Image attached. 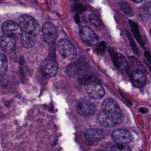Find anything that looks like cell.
I'll list each match as a JSON object with an SVG mask.
<instances>
[{
    "instance_id": "1",
    "label": "cell",
    "mask_w": 151,
    "mask_h": 151,
    "mask_svg": "<svg viewBox=\"0 0 151 151\" xmlns=\"http://www.w3.org/2000/svg\"><path fill=\"white\" fill-rule=\"evenodd\" d=\"M19 25L22 29V33L35 37L40 32V25L38 22L32 17L22 15L19 18Z\"/></svg>"
},
{
    "instance_id": "2",
    "label": "cell",
    "mask_w": 151,
    "mask_h": 151,
    "mask_svg": "<svg viewBox=\"0 0 151 151\" xmlns=\"http://www.w3.org/2000/svg\"><path fill=\"white\" fill-rule=\"evenodd\" d=\"M57 50L60 55L67 60H74L77 54L74 45L67 39H61L58 41Z\"/></svg>"
},
{
    "instance_id": "3",
    "label": "cell",
    "mask_w": 151,
    "mask_h": 151,
    "mask_svg": "<svg viewBox=\"0 0 151 151\" xmlns=\"http://www.w3.org/2000/svg\"><path fill=\"white\" fill-rule=\"evenodd\" d=\"M85 89L91 98L98 99L104 96V90L101 84L93 78H90L85 82Z\"/></svg>"
},
{
    "instance_id": "4",
    "label": "cell",
    "mask_w": 151,
    "mask_h": 151,
    "mask_svg": "<svg viewBox=\"0 0 151 151\" xmlns=\"http://www.w3.org/2000/svg\"><path fill=\"white\" fill-rule=\"evenodd\" d=\"M2 30L4 34L15 39L20 38L23 32L20 25L13 21H5L2 24Z\"/></svg>"
},
{
    "instance_id": "5",
    "label": "cell",
    "mask_w": 151,
    "mask_h": 151,
    "mask_svg": "<svg viewBox=\"0 0 151 151\" xmlns=\"http://www.w3.org/2000/svg\"><path fill=\"white\" fill-rule=\"evenodd\" d=\"M41 70L45 76L52 77L57 73L58 64L54 58L48 57L42 62Z\"/></svg>"
},
{
    "instance_id": "6",
    "label": "cell",
    "mask_w": 151,
    "mask_h": 151,
    "mask_svg": "<svg viewBox=\"0 0 151 151\" xmlns=\"http://www.w3.org/2000/svg\"><path fill=\"white\" fill-rule=\"evenodd\" d=\"M121 119L114 116L102 110L97 117V122L101 126L110 127L119 124L121 122Z\"/></svg>"
},
{
    "instance_id": "7",
    "label": "cell",
    "mask_w": 151,
    "mask_h": 151,
    "mask_svg": "<svg viewBox=\"0 0 151 151\" xmlns=\"http://www.w3.org/2000/svg\"><path fill=\"white\" fill-rule=\"evenodd\" d=\"M111 138L116 144L122 145L129 143L133 140V136L130 132L122 129L113 130L111 133Z\"/></svg>"
},
{
    "instance_id": "8",
    "label": "cell",
    "mask_w": 151,
    "mask_h": 151,
    "mask_svg": "<svg viewBox=\"0 0 151 151\" xmlns=\"http://www.w3.org/2000/svg\"><path fill=\"white\" fill-rule=\"evenodd\" d=\"M79 34L81 40L88 45H94L98 42V37L96 33L87 26L81 27Z\"/></svg>"
},
{
    "instance_id": "9",
    "label": "cell",
    "mask_w": 151,
    "mask_h": 151,
    "mask_svg": "<svg viewBox=\"0 0 151 151\" xmlns=\"http://www.w3.org/2000/svg\"><path fill=\"white\" fill-rule=\"evenodd\" d=\"M102 110L117 117L122 118L121 110L117 103L111 99H105L101 104Z\"/></svg>"
},
{
    "instance_id": "10",
    "label": "cell",
    "mask_w": 151,
    "mask_h": 151,
    "mask_svg": "<svg viewBox=\"0 0 151 151\" xmlns=\"http://www.w3.org/2000/svg\"><path fill=\"white\" fill-rule=\"evenodd\" d=\"M97 109L96 106L90 101L81 100L77 104L78 113L84 116H90L94 114Z\"/></svg>"
},
{
    "instance_id": "11",
    "label": "cell",
    "mask_w": 151,
    "mask_h": 151,
    "mask_svg": "<svg viewBox=\"0 0 151 151\" xmlns=\"http://www.w3.org/2000/svg\"><path fill=\"white\" fill-rule=\"evenodd\" d=\"M42 32L44 40L49 44L54 42L57 36V32L55 26L50 22H47L44 24Z\"/></svg>"
},
{
    "instance_id": "12",
    "label": "cell",
    "mask_w": 151,
    "mask_h": 151,
    "mask_svg": "<svg viewBox=\"0 0 151 151\" xmlns=\"http://www.w3.org/2000/svg\"><path fill=\"white\" fill-rule=\"evenodd\" d=\"M0 47L7 54L12 53L15 49V38L5 34L2 35L0 38Z\"/></svg>"
},
{
    "instance_id": "13",
    "label": "cell",
    "mask_w": 151,
    "mask_h": 151,
    "mask_svg": "<svg viewBox=\"0 0 151 151\" xmlns=\"http://www.w3.org/2000/svg\"><path fill=\"white\" fill-rule=\"evenodd\" d=\"M130 79L132 84L137 88H141L143 87L146 81L144 72L137 68L134 70L132 72Z\"/></svg>"
},
{
    "instance_id": "14",
    "label": "cell",
    "mask_w": 151,
    "mask_h": 151,
    "mask_svg": "<svg viewBox=\"0 0 151 151\" xmlns=\"http://www.w3.org/2000/svg\"><path fill=\"white\" fill-rule=\"evenodd\" d=\"M107 134V131L100 129H90L84 134L85 139L88 141H98L103 139Z\"/></svg>"
},
{
    "instance_id": "15",
    "label": "cell",
    "mask_w": 151,
    "mask_h": 151,
    "mask_svg": "<svg viewBox=\"0 0 151 151\" xmlns=\"http://www.w3.org/2000/svg\"><path fill=\"white\" fill-rule=\"evenodd\" d=\"M109 52L113 62L117 68L124 69L127 67V61L124 55L116 52L113 48H110Z\"/></svg>"
},
{
    "instance_id": "16",
    "label": "cell",
    "mask_w": 151,
    "mask_h": 151,
    "mask_svg": "<svg viewBox=\"0 0 151 151\" xmlns=\"http://www.w3.org/2000/svg\"><path fill=\"white\" fill-rule=\"evenodd\" d=\"M129 24L131 27V29H132V31L133 33V35H134V37L136 38V39L137 40V41L139 42V44L140 45H143V42L142 41V38L140 34V32H139V27L137 24L134 22V21H132V20H129Z\"/></svg>"
},
{
    "instance_id": "17",
    "label": "cell",
    "mask_w": 151,
    "mask_h": 151,
    "mask_svg": "<svg viewBox=\"0 0 151 151\" xmlns=\"http://www.w3.org/2000/svg\"><path fill=\"white\" fill-rule=\"evenodd\" d=\"M21 37V41L22 45L26 48H29L32 47L35 42V39L34 37L29 36L22 33Z\"/></svg>"
},
{
    "instance_id": "18",
    "label": "cell",
    "mask_w": 151,
    "mask_h": 151,
    "mask_svg": "<svg viewBox=\"0 0 151 151\" xmlns=\"http://www.w3.org/2000/svg\"><path fill=\"white\" fill-rule=\"evenodd\" d=\"M140 14L142 18L147 19L151 17V5L147 4H145L140 8Z\"/></svg>"
},
{
    "instance_id": "19",
    "label": "cell",
    "mask_w": 151,
    "mask_h": 151,
    "mask_svg": "<svg viewBox=\"0 0 151 151\" xmlns=\"http://www.w3.org/2000/svg\"><path fill=\"white\" fill-rule=\"evenodd\" d=\"M120 7L123 12L129 17L133 16V12L132 9L130 5L126 1H121L120 3Z\"/></svg>"
},
{
    "instance_id": "20",
    "label": "cell",
    "mask_w": 151,
    "mask_h": 151,
    "mask_svg": "<svg viewBox=\"0 0 151 151\" xmlns=\"http://www.w3.org/2000/svg\"><path fill=\"white\" fill-rule=\"evenodd\" d=\"M7 68V60L5 55L0 52V75L4 74Z\"/></svg>"
},
{
    "instance_id": "21",
    "label": "cell",
    "mask_w": 151,
    "mask_h": 151,
    "mask_svg": "<svg viewBox=\"0 0 151 151\" xmlns=\"http://www.w3.org/2000/svg\"><path fill=\"white\" fill-rule=\"evenodd\" d=\"M88 19L90 22L96 27L100 28L103 26V23L100 18L94 14H91L88 15Z\"/></svg>"
},
{
    "instance_id": "22",
    "label": "cell",
    "mask_w": 151,
    "mask_h": 151,
    "mask_svg": "<svg viewBox=\"0 0 151 151\" xmlns=\"http://www.w3.org/2000/svg\"><path fill=\"white\" fill-rule=\"evenodd\" d=\"M130 61H131L132 65H133V67H136L137 69H139L140 70H142V71H143L144 73L146 72V69L143 66V65L140 63V62L139 61V60H138L136 58H135L133 56H130L129 58Z\"/></svg>"
},
{
    "instance_id": "23",
    "label": "cell",
    "mask_w": 151,
    "mask_h": 151,
    "mask_svg": "<svg viewBox=\"0 0 151 151\" xmlns=\"http://www.w3.org/2000/svg\"><path fill=\"white\" fill-rule=\"evenodd\" d=\"M128 37H129V42H130V44L132 47V48L133 50V51H134V53L136 54H139V50L138 48H137V46H136V43L134 42V40L132 39V38L131 37L130 35L128 33Z\"/></svg>"
},
{
    "instance_id": "24",
    "label": "cell",
    "mask_w": 151,
    "mask_h": 151,
    "mask_svg": "<svg viewBox=\"0 0 151 151\" xmlns=\"http://www.w3.org/2000/svg\"><path fill=\"white\" fill-rule=\"evenodd\" d=\"M73 9L74 11H78V12H83L86 10L85 7L80 4H75L73 5Z\"/></svg>"
},
{
    "instance_id": "25",
    "label": "cell",
    "mask_w": 151,
    "mask_h": 151,
    "mask_svg": "<svg viewBox=\"0 0 151 151\" xmlns=\"http://www.w3.org/2000/svg\"><path fill=\"white\" fill-rule=\"evenodd\" d=\"M106 47V44L105 42L103 41V42H100L97 46V48L96 50L97 52H98L99 53H103L105 50Z\"/></svg>"
},
{
    "instance_id": "26",
    "label": "cell",
    "mask_w": 151,
    "mask_h": 151,
    "mask_svg": "<svg viewBox=\"0 0 151 151\" xmlns=\"http://www.w3.org/2000/svg\"><path fill=\"white\" fill-rule=\"evenodd\" d=\"M113 149H115V150H127V149H129L128 148L126 147V146H124V145H122V144H117V145L114 146V147H113Z\"/></svg>"
},
{
    "instance_id": "27",
    "label": "cell",
    "mask_w": 151,
    "mask_h": 151,
    "mask_svg": "<svg viewBox=\"0 0 151 151\" xmlns=\"http://www.w3.org/2000/svg\"><path fill=\"white\" fill-rule=\"evenodd\" d=\"M145 57L146 58L147 60L149 62V63L151 64V54L147 52V51H146L145 52Z\"/></svg>"
},
{
    "instance_id": "28",
    "label": "cell",
    "mask_w": 151,
    "mask_h": 151,
    "mask_svg": "<svg viewBox=\"0 0 151 151\" xmlns=\"http://www.w3.org/2000/svg\"><path fill=\"white\" fill-rule=\"evenodd\" d=\"M139 111L143 113H146L148 110L146 108H140L139 109Z\"/></svg>"
},
{
    "instance_id": "29",
    "label": "cell",
    "mask_w": 151,
    "mask_h": 151,
    "mask_svg": "<svg viewBox=\"0 0 151 151\" xmlns=\"http://www.w3.org/2000/svg\"><path fill=\"white\" fill-rule=\"evenodd\" d=\"M134 2L136 3H139V2H141L143 0H133Z\"/></svg>"
},
{
    "instance_id": "30",
    "label": "cell",
    "mask_w": 151,
    "mask_h": 151,
    "mask_svg": "<svg viewBox=\"0 0 151 151\" xmlns=\"http://www.w3.org/2000/svg\"><path fill=\"white\" fill-rule=\"evenodd\" d=\"M150 35H151V29L150 30Z\"/></svg>"
},
{
    "instance_id": "31",
    "label": "cell",
    "mask_w": 151,
    "mask_h": 151,
    "mask_svg": "<svg viewBox=\"0 0 151 151\" xmlns=\"http://www.w3.org/2000/svg\"><path fill=\"white\" fill-rule=\"evenodd\" d=\"M71 1H77V0H71Z\"/></svg>"
},
{
    "instance_id": "32",
    "label": "cell",
    "mask_w": 151,
    "mask_h": 151,
    "mask_svg": "<svg viewBox=\"0 0 151 151\" xmlns=\"http://www.w3.org/2000/svg\"><path fill=\"white\" fill-rule=\"evenodd\" d=\"M2 1V0H0V1Z\"/></svg>"
}]
</instances>
